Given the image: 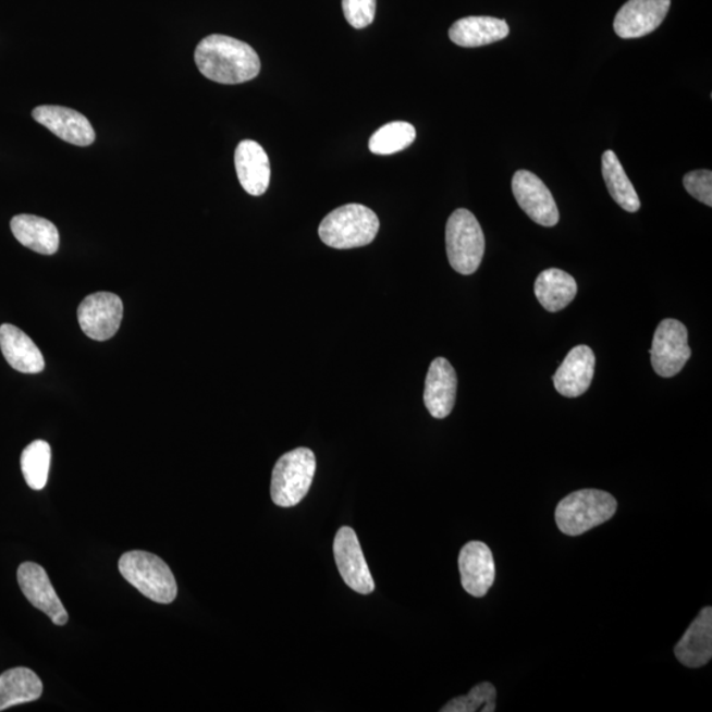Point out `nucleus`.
I'll list each match as a JSON object with an SVG mask.
<instances>
[{"mask_svg":"<svg viewBox=\"0 0 712 712\" xmlns=\"http://www.w3.org/2000/svg\"><path fill=\"white\" fill-rule=\"evenodd\" d=\"M316 468V455L310 449L298 447L284 454L272 471V502L283 508L302 503L314 483Z\"/></svg>","mask_w":712,"mask_h":712,"instance_id":"nucleus-5","label":"nucleus"},{"mask_svg":"<svg viewBox=\"0 0 712 712\" xmlns=\"http://www.w3.org/2000/svg\"><path fill=\"white\" fill-rule=\"evenodd\" d=\"M78 322L94 341H108L118 333L123 320V303L114 293L97 292L78 306Z\"/></svg>","mask_w":712,"mask_h":712,"instance_id":"nucleus-8","label":"nucleus"},{"mask_svg":"<svg viewBox=\"0 0 712 712\" xmlns=\"http://www.w3.org/2000/svg\"><path fill=\"white\" fill-rule=\"evenodd\" d=\"M199 72L223 85L247 83L260 73V59L251 46L224 35H210L198 44L195 52Z\"/></svg>","mask_w":712,"mask_h":712,"instance_id":"nucleus-1","label":"nucleus"},{"mask_svg":"<svg viewBox=\"0 0 712 712\" xmlns=\"http://www.w3.org/2000/svg\"><path fill=\"white\" fill-rule=\"evenodd\" d=\"M237 179L248 195L263 196L270 186L271 164L265 148L254 140H243L235 151Z\"/></svg>","mask_w":712,"mask_h":712,"instance_id":"nucleus-17","label":"nucleus"},{"mask_svg":"<svg viewBox=\"0 0 712 712\" xmlns=\"http://www.w3.org/2000/svg\"><path fill=\"white\" fill-rule=\"evenodd\" d=\"M33 116L37 123L71 145L87 147L96 140L89 119L76 110L62 106H39L33 111Z\"/></svg>","mask_w":712,"mask_h":712,"instance_id":"nucleus-13","label":"nucleus"},{"mask_svg":"<svg viewBox=\"0 0 712 712\" xmlns=\"http://www.w3.org/2000/svg\"><path fill=\"white\" fill-rule=\"evenodd\" d=\"M457 385V373L450 361L445 358L434 359L429 367L423 391L425 407L430 415L442 420L452 414Z\"/></svg>","mask_w":712,"mask_h":712,"instance_id":"nucleus-15","label":"nucleus"},{"mask_svg":"<svg viewBox=\"0 0 712 712\" xmlns=\"http://www.w3.org/2000/svg\"><path fill=\"white\" fill-rule=\"evenodd\" d=\"M684 186L699 202L712 206V172L692 171L684 177Z\"/></svg>","mask_w":712,"mask_h":712,"instance_id":"nucleus-29","label":"nucleus"},{"mask_svg":"<svg viewBox=\"0 0 712 712\" xmlns=\"http://www.w3.org/2000/svg\"><path fill=\"white\" fill-rule=\"evenodd\" d=\"M119 572L155 603L170 604L177 598V584L171 567L158 555L143 551L124 553L119 560Z\"/></svg>","mask_w":712,"mask_h":712,"instance_id":"nucleus-3","label":"nucleus"},{"mask_svg":"<svg viewBox=\"0 0 712 712\" xmlns=\"http://www.w3.org/2000/svg\"><path fill=\"white\" fill-rule=\"evenodd\" d=\"M342 9L349 26L364 29L373 22L377 0H342Z\"/></svg>","mask_w":712,"mask_h":712,"instance_id":"nucleus-28","label":"nucleus"},{"mask_svg":"<svg viewBox=\"0 0 712 712\" xmlns=\"http://www.w3.org/2000/svg\"><path fill=\"white\" fill-rule=\"evenodd\" d=\"M680 664L692 667L708 665L712 658V609L705 607L687 628L683 639L674 648Z\"/></svg>","mask_w":712,"mask_h":712,"instance_id":"nucleus-18","label":"nucleus"},{"mask_svg":"<svg viewBox=\"0 0 712 712\" xmlns=\"http://www.w3.org/2000/svg\"><path fill=\"white\" fill-rule=\"evenodd\" d=\"M51 446L46 441H34L23 450L22 471L30 489L40 491L46 487L49 468H51Z\"/></svg>","mask_w":712,"mask_h":712,"instance_id":"nucleus-25","label":"nucleus"},{"mask_svg":"<svg viewBox=\"0 0 712 712\" xmlns=\"http://www.w3.org/2000/svg\"><path fill=\"white\" fill-rule=\"evenodd\" d=\"M616 499L601 490H580L562 499L555 521L562 533L576 537L602 526L616 514Z\"/></svg>","mask_w":712,"mask_h":712,"instance_id":"nucleus-4","label":"nucleus"},{"mask_svg":"<svg viewBox=\"0 0 712 712\" xmlns=\"http://www.w3.org/2000/svg\"><path fill=\"white\" fill-rule=\"evenodd\" d=\"M689 334L683 322L677 320L661 321L653 335L651 354L652 367L661 378H673L683 371L690 359Z\"/></svg>","mask_w":712,"mask_h":712,"instance_id":"nucleus-7","label":"nucleus"},{"mask_svg":"<svg viewBox=\"0 0 712 712\" xmlns=\"http://www.w3.org/2000/svg\"><path fill=\"white\" fill-rule=\"evenodd\" d=\"M379 228V218L371 209L359 204H348L323 218L318 235L331 248L349 249L370 245L377 237Z\"/></svg>","mask_w":712,"mask_h":712,"instance_id":"nucleus-2","label":"nucleus"},{"mask_svg":"<svg viewBox=\"0 0 712 712\" xmlns=\"http://www.w3.org/2000/svg\"><path fill=\"white\" fill-rule=\"evenodd\" d=\"M416 139V128L408 122H392L371 136L368 148L375 155H393L404 151Z\"/></svg>","mask_w":712,"mask_h":712,"instance_id":"nucleus-26","label":"nucleus"},{"mask_svg":"<svg viewBox=\"0 0 712 712\" xmlns=\"http://www.w3.org/2000/svg\"><path fill=\"white\" fill-rule=\"evenodd\" d=\"M17 582L35 609L40 610L54 626H65L69 616L48 574L35 562H24L17 570Z\"/></svg>","mask_w":712,"mask_h":712,"instance_id":"nucleus-11","label":"nucleus"},{"mask_svg":"<svg viewBox=\"0 0 712 712\" xmlns=\"http://www.w3.org/2000/svg\"><path fill=\"white\" fill-rule=\"evenodd\" d=\"M484 248V234L477 218L467 209L455 210L446 224V251L453 270L461 274L477 272Z\"/></svg>","mask_w":712,"mask_h":712,"instance_id":"nucleus-6","label":"nucleus"},{"mask_svg":"<svg viewBox=\"0 0 712 712\" xmlns=\"http://www.w3.org/2000/svg\"><path fill=\"white\" fill-rule=\"evenodd\" d=\"M602 173L607 189L615 202L628 212L639 211L641 202L630 183L626 171L614 151H605L602 156Z\"/></svg>","mask_w":712,"mask_h":712,"instance_id":"nucleus-24","label":"nucleus"},{"mask_svg":"<svg viewBox=\"0 0 712 712\" xmlns=\"http://www.w3.org/2000/svg\"><path fill=\"white\" fill-rule=\"evenodd\" d=\"M12 234L23 246L41 255H53L60 247L58 228L41 217L21 214L12 218Z\"/></svg>","mask_w":712,"mask_h":712,"instance_id":"nucleus-21","label":"nucleus"},{"mask_svg":"<svg viewBox=\"0 0 712 712\" xmlns=\"http://www.w3.org/2000/svg\"><path fill=\"white\" fill-rule=\"evenodd\" d=\"M41 695V679L28 667H14L0 674V711L37 701Z\"/></svg>","mask_w":712,"mask_h":712,"instance_id":"nucleus-23","label":"nucleus"},{"mask_svg":"<svg viewBox=\"0 0 712 712\" xmlns=\"http://www.w3.org/2000/svg\"><path fill=\"white\" fill-rule=\"evenodd\" d=\"M334 557L341 577L349 589L364 596L375 591L370 568L353 528L342 527L335 535Z\"/></svg>","mask_w":712,"mask_h":712,"instance_id":"nucleus-9","label":"nucleus"},{"mask_svg":"<svg viewBox=\"0 0 712 712\" xmlns=\"http://www.w3.org/2000/svg\"><path fill=\"white\" fill-rule=\"evenodd\" d=\"M512 192L530 220L541 226L553 228L560 221V211L551 191L542 180L528 171H517L512 179Z\"/></svg>","mask_w":712,"mask_h":712,"instance_id":"nucleus-10","label":"nucleus"},{"mask_svg":"<svg viewBox=\"0 0 712 712\" xmlns=\"http://www.w3.org/2000/svg\"><path fill=\"white\" fill-rule=\"evenodd\" d=\"M0 348L9 365L19 372L39 373L46 367L39 347L14 324L4 323L0 327Z\"/></svg>","mask_w":712,"mask_h":712,"instance_id":"nucleus-19","label":"nucleus"},{"mask_svg":"<svg viewBox=\"0 0 712 712\" xmlns=\"http://www.w3.org/2000/svg\"><path fill=\"white\" fill-rule=\"evenodd\" d=\"M593 371H596V355L586 345H579L567 354L554 373L553 383L560 395L578 397L590 389Z\"/></svg>","mask_w":712,"mask_h":712,"instance_id":"nucleus-16","label":"nucleus"},{"mask_svg":"<svg viewBox=\"0 0 712 712\" xmlns=\"http://www.w3.org/2000/svg\"><path fill=\"white\" fill-rule=\"evenodd\" d=\"M670 9L671 0H628L615 17V33L622 39L652 34L665 21Z\"/></svg>","mask_w":712,"mask_h":712,"instance_id":"nucleus-12","label":"nucleus"},{"mask_svg":"<svg viewBox=\"0 0 712 712\" xmlns=\"http://www.w3.org/2000/svg\"><path fill=\"white\" fill-rule=\"evenodd\" d=\"M510 35L507 22L491 16H468L459 19L449 29V37L464 48L489 46Z\"/></svg>","mask_w":712,"mask_h":712,"instance_id":"nucleus-20","label":"nucleus"},{"mask_svg":"<svg viewBox=\"0 0 712 712\" xmlns=\"http://www.w3.org/2000/svg\"><path fill=\"white\" fill-rule=\"evenodd\" d=\"M458 565L465 591L475 598H483L496 576L491 549L480 541L466 543L459 553Z\"/></svg>","mask_w":712,"mask_h":712,"instance_id":"nucleus-14","label":"nucleus"},{"mask_svg":"<svg viewBox=\"0 0 712 712\" xmlns=\"http://www.w3.org/2000/svg\"><path fill=\"white\" fill-rule=\"evenodd\" d=\"M496 710V689L490 683L479 684L468 692L467 696H462L452 699L442 712H493Z\"/></svg>","mask_w":712,"mask_h":712,"instance_id":"nucleus-27","label":"nucleus"},{"mask_svg":"<svg viewBox=\"0 0 712 712\" xmlns=\"http://www.w3.org/2000/svg\"><path fill=\"white\" fill-rule=\"evenodd\" d=\"M578 285L576 279L565 271L551 268L539 274L535 283V295L543 309L555 314L565 309L576 298Z\"/></svg>","mask_w":712,"mask_h":712,"instance_id":"nucleus-22","label":"nucleus"}]
</instances>
